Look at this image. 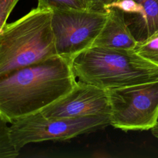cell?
Returning a JSON list of instances; mask_svg holds the SVG:
<instances>
[{
  "label": "cell",
  "instance_id": "1",
  "mask_svg": "<svg viewBox=\"0 0 158 158\" xmlns=\"http://www.w3.org/2000/svg\"><path fill=\"white\" fill-rule=\"evenodd\" d=\"M72 60L56 55L0 77V118L8 123L41 112L75 87Z\"/></svg>",
  "mask_w": 158,
  "mask_h": 158
},
{
  "label": "cell",
  "instance_id": "2",
  "mask_svg": "<svg viewBox=\"0 0 158 158\" xmlns=\"http://www.w3.org/2000/svg\"><path fill=\"white\" fill-rule=\"evenodd\" d=\"M72 65L78 80L106 91L158 80V66L135 49L92 46Z\"/></svg>",
  "mask_w": 158,
  "mask_h": 158
},
{
  "label": "cell",
  "instance_id": "3",
  "mask_svg": "<svg viewBox=\"0 0 158 158\" xmlns=\"http://www.w3.org/2000/svg\"><path fill=\"white\" fill-rule=\"evenodd\" d=\"M52 17L36 7L0 30V77L57 55Z\"/></svg>",
  "mask_w": 158,
  "mask_h": 158
},
{
  "label": "cell",
  "instance_id": "4",
  "mask_svg": "<svg viewBox=\"0 0 158 158\" xmlns=\"http://www.w3.org/2000/svg\"><path fill=\"white\" fill-rule=\"evenodd\" d=\"M109 125L110 116L108 115L51 118L39 112L14 121L9 127V132L13 144L20 151L30 143L69 140Z\"/></svg>",
  "mask_w": 158,
  "mask_h": 158
},
{
  "label": "cell",
  "instance_id": "5",
  "mask_svg": "<svg viewBox=\"0 0 158 158\" xmlns=\"http://www.w3.org/2000/svg\"><path fill=\"white\" fill-rule=\"evenodd\" d=\"M110 124L123 131L151 130L158 123V80L107 90Z\"/></svg>",
  "mask_w": 158,
  "mask_h": 158
},
{
  "label": "cell",
  "instance_id": "6",
  "mask_svg": "<svg viewBox=\"0 0 158 158\" xmlns=\"http://www.w3.org/2000/svg\"><path fill=\"white\" fill-rule=\"evenodd\" d=\"M108 14L106 10L89 8L52 10V27L57 55L72 60L91 48Z\"/></svg>",
  "mask_w": 158,
  "mask_h": 158
},
{
  "label": "cell",
  "instance_id": "7",
  "mask_svg": "<svg viewBox=\"0 0 158 158\" xmlns=\"http://www.w3.org/2000/svg\"><path fill=\"white\" fill-rule=\"evenodd\" d=\"M40 112L51 118L110 116V107L106 90L78 80L69 94Z\"/></svg>",
  "mask_w": 158,
  "mask_h": 158
},
{
  "label": "cell",
  "instance_id": "8",
  "mask_svg": "<svg viewBox=\"0 0 158 158\" xmlns=\"http://www.w3.org/2000/svg\"><path fill=\"white\" fill-rule=\"evenodd\" d=\"M106 11L107 19L93 46L135 49L138 41L131 33L124 13L117 8Z\"/></svg>",
  "mask_w": 158,
  "mask_h": 158
},
{
  "label": "cell",
  "instance_id": "9",
  "mask_svg": "<svg viewBox=\"0 0 158 158\" xmlns=\"http://www.w3.org/2000/svg\"><path fill=\"white\" fill-rule=\"evenodd\" d=\"M144 9V19L131 30L136 40L143 41L158 32V0H135Z\"/></svg>",
  "mask_w": 158,
  "mask_h": 158
},
{
  "label": "cell",
  "instance_id": "10",
  "mask_svg": "<svg viewBox=\"0 0 158 158\" xmlns=\"http://www.w3.org/2000/svg\"><path fill=\"white\" fill-rule=\"evenodd\" d=\"M135 50L143 57L158 66V32L138 42Z\"/></svg>",
  "mask_w": 158,
  "mask_h": 158
},
{
  "label": "cell",
  "instance_id": "11",
  "mask_svg": "<svg viewBox=\"0 0 158 158\" xmlns=\"http://www.w3.org/2000/svg\"><path fill=\"white\" fill-rule=\"evenodd\" d=\"M7 122L0 118V157L12 158L19 154V151L13 144Z\"/></svg>",
  "mask_w": 158,
  "mask_h": 158
},
{
  "label": "cell",
  "instance_id": "12",
  "mask_svg": "<svg viewBox=\"0 0 158 158\" xmlns=\"http://www.w3.org/2000/svg\"><path fill=\"white\" fill-rule=\"evenodd\" d=\"M37 7L42 9L70 10L85 9L88 6L81 0H37Z\"/></svg>",
  "mask_w": 158,
  "mask_h": 158
},
{
  "label": "cell",
  "instance_id": "13",
  "mask_svg": "<svg viewBox=\"0 0 158 158\" xmlns=\"http://www.w3.org/2000/svg\"><path fill=\"white\" fill-rule=\"evenodd\" d=\"M19 0H0V30L7 23L9 15Z\"/></svg>",
  "mask_w": 158,
  "mask_h": 158
},
{
  "label": "cell",
  "instance_id": "14",
  "mask_svg": "<svg viewBox=\"0 0 158 158\" xmlns=\"http://www.w3.org/2000/svg\"><path fill=\"white\" fill-rule=\"evenodd\" d=\"M118 0H89V8L96 10H104V7Z\"/></svg>",
  "mask_w": 158,
  "mask_h": 158
},
{
  "label": "cell",
  "instance_id": "15",
  "mask_svg": "<svg viewBox=\"0 0 158 158\" xmlns=\"http://www.w3.org/2000/svg\"><path fill=\"white\" fill-rule=\"evenodd\" d=\"M151 130V133H152V135L158 139V123L154 128H152Z\"/></svg>",
  "mask_w": 158,
  "mask_h": 158
},
{
  "label": "cell",
  "instance_id": "16",
  "mask_svg": "<svg viewBox=\"0 0 158 158\" xmlns=\"http://www.w3.org/2000/svg\"><path fill=\"white\" fill-rule=\"evenodd\" d=\"M83 2H84L85 4H86L87 6H88V4H89V0H81ZM88 8H89V7H88Z\"/></svg>",
  "mask_w": 158,
  "mask_h": 158
},
{
  "label": "cell",
  "instance_id": "17",
  "mask_svg": "<svg viewBox=\"0 0 158 158\" xmlns=\"http://www.w3.org/2000/svg\"><path fill=\"white\" fill-rule=\"evenodd\" d=\"M88 7H89V4H88Z\"/></svg>",
  "mask_w": 158,
  "mask_h": 158
}]
</instances>
